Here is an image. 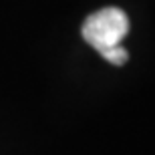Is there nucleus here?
<instances>
[{"instance_id":"1","label":"nucleus","mask_w":155,"mask_h":155,"mask_svg":"<svg viewBox=\"0 0 155 155\" xmlns=\"http://www.w3.org/2000/svg\"><path fill=\"white\" fill-rule=\"evenodd\" d=\"M127 32H129L127 14L113 6L91 14L83 24V38L99 52L121 46L119 42L127 36Z\"/></svg>"},{"instance_id":"2","label":"nucleus","mask_w":155,"mask_h":155,"mask_svg":"<svg viewBox=\"0 0 155 155\" xmlns=\"http://www.w3.org/2000/svg\"><path fill=\"white\" fill-rule=\"evenodd\" d=\"M103 58L111 64H125L127 63V51L123 46H115V48H109V51L101 52Z\"/></svg>"}]
</instances>
